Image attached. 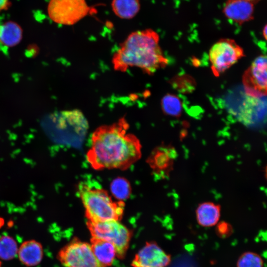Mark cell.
Segmentation results:
<instances>
[{"instance_id":"obj_10","label":"cell","mask_w":267,"mask_h":267,"mask_svg":"<svg viewBox=\"0 0 267 267\" xmlns=\"http://www.w3.org/2000/svg\"><path fill=\"white\" fill-rule=\"evenodd\" d=\"M176 154V151L172 146L161 145L152 151L147 162L156 176L164 178L172 171Z\"/></svg>"},{"instance_id":"obj_17","label":"cell","mask_w":267,"mask_h":267,"mask_svg":"<svg viewBox=\"0 0 267 267\" xmlns=\"http://www.w3.org/2000/svg\"><path fill=\"white\" fill-rule=\"evenodd\" d=\"M112 7L119 17L130 19L134 17L140 8L139 0H113Z\"/></svg>"},{"instance_id":"obj_24","label":"cell","mask_w":267,"mask_h":267,"mask_svg":"<svg viewBox=\"0 0 267 267\" xmlns=\"http://www.w3.org/2000/svg\"><path fill=\"white\" fill-rule=\"evenodd\" d=\"M267 25H266L263 29V36L264 38L266 40L267 39Z\"/></svg>"},{"instance_id":"obj_26","label":"cell","mask_w":267,"mask_h":267,"mask_svg":"<svg viewBox=\"0 0 267 267\" xmlns=\"http://www.w3.org/2000/svg\"><path fill=\"white\" fill-rule=\"evenodd\" d=\"M247 0V1H251L252 2L255 1H257V0Z\"/></svg>"},{"instance_id":"obj_11","label":"cell","mask_w":267,"mask_h":267,"mask_svg":"<svg viewBox=\"0 0 267 267\" xmlns=\"http://www.w3.org/2000/svg\"><path fill=\"white\" fill-rule=\"evenodd\" d=\"M264 97L248 96L238 118L244 125L255 126L263 123L266 116V101Z\"/></svg>"},{"instance_id":"obj_25","label":"cell","mask_w":267,"mask_h":267,"mask_svg":"<svg viewBox=\"0 0 267 267\" xmlns=\"http://www.w3.org/2000/svg\"><path fill=\"white\" fill-rule=\"evenodd\" d=\"M4 224V219L0 217V229L3 226Z\"/></svg>"},{"instance_id":"obj_22","label":"cell","mask_w":267,"mask_h":267,"mask_svg":"<svg viewBox=\"0 0 267 267\" xmlns=\"http://www.w3.org/2000/svg\"><path fill=\"white\" fill-rule=\"evenodd\" d=\"M216 231L218 235L224 238L231 234L232 228L229 223L225 222H221L217 224Z\"/></svg>"},{"instance_id":"obj_1","label":"cell","mask_w":267,"mask_h":267,"mask_svg":"<svg viewBox=\"0 0 267 267\" xmlns=\"http://www.w3.org/2000/svg\"><path fill=\"white\" fill-rule=\"evenodd\" d=\"M129 129V123L123 117L94 131L86 155L93 169L125 170L140 158L141 143L134 134L128 132Z\"/></svg>"},{"instance_id":"obj_20","label":"cell","mask_w":267,"mask_h":267,"mask_svg":"<svg viewBox=\"0 0 267 267\" xmlns=\"http://www.w3.org/2000/svg\"><path fill=\"white\" fill-rule=\"evenodd\" d=\"M18 247L15 239L9 235L0 237V259L9 261L17 255Z\"/></svg>"},{"instance_id":"obj_8","label":"cell","mask_w":267,"mask_h":267,"mask_svg":"<svg viewBox=\"0 0 267 267\" xmlns=\"http://www.w3.org/2000/svg\"><path fill=\"white\" fill-rule=\"evenodd\" d=\"M267 57H257L243 76V83L246 93L254 97L266 96L267 94Z\"/></svg>"},{"instance_id":"obj_23","label":"cell","mask_w":267,"mask_h":267,"mask_svg":"<svg viewBox=\"0 0 267 267\" xmlns=\"http://www.w3.org/2000/svg\"><path fill=\"white\" fill-rule=\"evenodd\" d=\"M9 6V0H0V11L6 9Z\"/></svg>"},{"instance_id":"obj_9","label":"cell","mask_w":267,"mask_h":267,"mask_svg":"<svg viewBox=\"0 0 267 267\" xmlns=\"http://www.w3.org/2000/svg\"><path fill=\"white\" fill-rule=\"evenodd\" d=\"M171 261V256L156 242H147L136 254L133 267H167Z\"/></svg>"},{"instance_id":"obj_5","label":"cell","mask_w":267,"mask_h":267,"mask_svg":"<svg viewBox=\"0 0 267 267\" xmlns=\"http://www.w3.org/2000/svg\"><path fill=\"white\" fill-rule=\"evenodd\" d=\"M243 56V49L234 40L227 39L219 40L209 51L213 73L216 77L219 76Z\"/></svg>"},{"instance_id":"obj_6","label":"cell","mask_w":267,"mask_h":267,"mask_svg":"<svg viewBox=\"0 0 267 267\" xmlns=\"http://www.w3.org/2000/svg\"><path fill=\"white\" fill-rule=\"evenodd\" d=\"M89 12L85 0H50L47 6L49 18L55 23L64 25L75 24Z\"/></svg>"},{"instance_id":"obj_7","label":"cell","mask_w":267,"mask_h":267,"mask_svg":"<svg viewBox=\"0 0 267 267\" xmlns=\"http://www.w3.org/2000/svg\"><path fill=\"white\" fill-rule=\"evenodd\" d=\"M57 258L65 267H106L97 260L90 244L77 239L63 247Z\"/></svg>"},{"instance_id":"obj_13","label":"cell","mask_w":267,"mask_h":267,"mask_svg":"<svg viewBox=\"0 0 267 267\" xmlns=\"http://www.w3.org/2000/svg\"><path fill=\"white\" fill-rule=\"evenodd\" d=\"M17 255L20 261L26 267H35L43 259V248L42 244L35 240H27L18 247Z\"/></svg>"},{"instance_id":"obj_4","label":"cell","mask_w":267,"mask_h":267,"mask_svg":"<svg viewBox=\"0 0 267 267\" xmlns=\"http://www.w3.org/2000/svg\"><path fill=\"white\" fill-rule=\"evenodd\" d=\"M92 237L106 240L113 244L117 256L123 259L129 247L132 232L117 221L87 222Z\"/></svg>"},{"instance_id":"obj_3","label":"cell","mask_w":267,"mask_h":267,"mask_svg":"<svg viewBox=\"0 0 267 267\" xmlns=\"http://www.w3.org/2000/svg\"><path fill=\"white\" fill-rule=\"evenodd\" d=\"M78 192L88 221H120L122 218L124 202L113 200L105 189L92 184L81 182L78 186Z\"/></svg>"},{"instance_id":"obj_2","label":"cell","mask_w":267,"mask_h":267,"mask_svg":"<svg viewBox=\"0 0 267 267\" xmlns=\"http://www.w3.org/2000/svg\"><path fill=\"white\" fill-rule=\"evenodd\" d=\"M159 36L154 30L146 29L131 33L114 53V69L124 72L131 67L140 68L144 73L152 75L167 65L159 44Z\"/></svg>"},{"instance_id":"obj_21","label":"cell","mask_w":267,"mask_h":267,"mask_svg":"<svg viewBox=\"0 0 267 267\" xmlns=\"http://www.w3.org/2000/svg\"><path fill=\"white\" fill-rule=\"evenodd\" d=\"M264 262L261 257L252 252L242 254L237 262V267H263Z\"/></svg>"},{"instance_id":"obj_14","label":"cell","mask_w":267,"mask_h":267,"mask_svg":"<svg viewBox=\"0 0 267 267\" xmlns=\"http://www.w3.org/2000/svg\"><path fill=\"white\" fill-rule=\"evenodd\" d=\"M197 222L203 227L216 225L221 216V207L211 202H206L198 205L196 210Z\"/></svg>"},{"instance_id":"obj_16","label":"cell","mask_w":267,"mask_h":267,"mask_svg":"<svg viewBox=\"0 0 267 267\" xmlns=\"http://www.w3.org/2000/svg\"><path fill=\"white\" fill-rule=\"evenodd\" d=\"M22 38V30L16 22L7 21L0 26V44L6 47L18 44Z\"/></svg>"},{"instance_id":"obj_12","label":"cell","mask_w":267,"mask_h":267,"mask_svg":"<svg viewBox=\"0 0 267 267\" xmlns=\"http://www.w3.org/2000/svg\"><path fill=\"white\" fill-rule=\"evenodd\" d=\"M254 10L253 2L245 0H228L223 8L227 18L240 25L253 18Z\"/></svg>"},{"instance_id":"obj_15","label":"cell","mask_w":267,"mask_h":267,"mask_svg":"<svg viewBox=\"0 0 267 267\" xmlns=\"http://www.w3.org/2000/svg\"><path fill=\"white\" fill-rule=\"evenodd\" d=\"M90 242L91 248L97 260L105 267L111 266L117 256L114 245L106 240L92 237Z\"/></svg>"},{"instance_id":"obj_18","label":"cell","mask_w":267,"mask_h":267,"mask_svg":"<svg viewBox=\"0 0 267 267\" xmlns=\"http://www.w3.org/2000/svg\"><path fill=\"white\" fill-rule=\"evenodd\" d=\"M161 108L167 115L179 117L182 112V104L179 98L175 94L168 93L161 99Z\"/></svg>"},{"instance_id":"obj_19","label":"cell","mask_w":267,"mask_h":267,"mask_svg":"<svg viewBox=\"0 0 267 267\" xmlns=\"http://www.w3.org/2000/svg\"><path fill=\"white\" fill-rule=\"evenodd\" d=\"M113 196L118 201L127 199L131 193V186L129 181L124 178L118 177L110 184Z\"/></svg>"}]
</instances>
